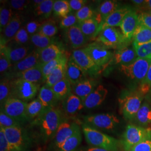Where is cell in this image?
<instances>
[{
	"mask_svg": "<svg viewBox=\"0 0 151 151\" xmlns=\"http://www.w3.org/2000/svg\"><path fill=\"white\" fill-rule=\"evenodd\" d=\"M37 122L42 134L46 138H48L55 135L63 121L60 110L54 107H50L44 108L37 118Z\"/></svg>",
	"mask_w": 151,
	"mask_h": 151,
	"instance_id": "6da1fadb",
	"label": "cell"
},
{
	"mask_svg": "<svg viewBox=\"0 0 151 151\" xmlns=\"http://www.w3.org/2000/svg\"><path fill=\"white\" fill-rule=\"evenodd\" d=\"M82 130L85 139L90 145L109 151H117L118 140L115 138L103 133L86 124L82 126Z\"/></svg>",
	"mask_w": 151,
	"mask_h": 151,
	"instance_id": "7a4b0ae2",
	"label": "cell"
},
{
	"mask_svg": "<svg viewBox=\"0 0 151 151\" xmlns=\"http://www.w3.org/2000/svg\"><path fill=\"white\" fill-rule=\"evenodd\" d=\"M95 40V42L101 44L108 49L119 50L128 47L130 44L124 38L122 31L115 27L103 29Z\"/></svg>",
	"mask_w": 151,
	"mask_h": 151,
	"instance_id": "3957f363",
	"label": "cell"
},
{
	"mask_svg": "<svg viewBox=\"0 0 151 151\" xmlns=\"http://www.w3.org/2000/svg\"><path fill=\"white\" fill-rule=\"evenodd\" d=\"M11 97L24 101L32 100L38 93L40 85L19 78L10 80Z\"/></svg>",
	"mask_w": 151,
	"mask_h": 151,
	"instance_id": "277c9868",
	"label": "cell"
},
{
	"mask_svg": "<svg viewBox=\"0 0 151 151\" xmlns=\"http://www.w3.org/2000/svg\"><path fill=\"white\" fill-rule=\"evenodd\" d=\"M149 138H151V128L129 124L123 134V145L125 151H129L134 146Z\"/></svg>",
	"mask_w": 151,
	"mask_h": 151,
	"instance_id": "5b68a950",
	"label": "cell"
},
{
	"mask_svg": "<svg viewBox=\"0 0 151 151\" xmlns=\"http://www.w3.org/2000/svg\"><path fill=\"white\" fill-rule=\"evenodd\" d=\"M143 96L139 91L128 92L119 100L122 113L126 119H135L142 106Z\"/></svg>",
	"mask_w": 151,
	"mask_h": 151,
	"instance_id": "8992f818",
	"label": "cell"
},
{
	"mask_svg": "<svg viewBox=\"0 0 151 151\" xmlns=\"http://www.w3.org/2000/svg\"><path fill=\"white\" fill-rule=\"evenodd\" d=\"M151 65V58H138L130 65H121L120 70L130 79L142 82L145 78Z\"/></svg>",
	"mask_w": 151,
	"mask_h": 151,
	"instance_id": "52a82bcc",
	"label": "cell"
},
{
	"mask_svg": "<svg viewBox=\"0 0 151 151\" xmlns=\"http://www.w3.org/2000/svg\"><path fill=\"white\" fill-rule=\"evenodd\" d=\"M83 49L99 68L107 65L113 59V53L96 42L88 44Z\"/></svg>",
	"mask_w": 151,
	"mask_h": 151,
	"instance_id": "ba28073f",
	"label": "cell"
},
{
	"mask_svg": "<svg viewBox=\"0 0 151 151\" xmlns=\"http://www.w3.org/2000/svg\"><path fill=\"white\" fill-rule=\"evenodd\" d=\"M86 124L93 128L110 130L114 129L119 123V120L111 114H99L84 118Z\"/></svg>",
	"mask_w": 151,
	"mask_h": 151,
	"instance_id": "9c48e42d",
	"label": "cell"
},
{
	"mask_svg": "<svg viewBox=\"0 0 151 151\" xmlns=\"http://www.w3.org/2000/svg\"><path fill=\"white\" fill-rule=\"evenodd\" d=\"M27 102L20 99L11 97L1 106V111L21 122L27 119Z\"/></svg>",
	"mask_w": 151,
	"mask_h": 151,
	"instance_id": "30bf717a",
	"label": "cell"
},
{
	"mask_svg": "<svg viewBox=\"0 0 151 151\" xmlns=\"http://www.w3.org/2000/svg\"><path fill=\"white\" fill-rule=\"evenodd\" d=\"M140 25L139 21V14L137 12L132 9L124 16L120 27L125 39L130 43L137 29Z\"/></svg>",
	"mask_w": 151,
	"mask_h": 151,
	"instance_id": "8fae6325",
	"label": "cell"
},
{
	"mask_svg": "<svg viewBox=\"0 0 151 151\" xmlns=\"http://www.w3.org/2000/svg\"><path fill=\"white\" fill-rule=\"evenodd\" d=\"M40 63L39 53L37 49L36 50L32 51L30 53L21 61L12 65L10 70L6 75V76L7 75L9 76L7 78L10 79V78H11L15 74L32 68Z\"/></svg>",
	"mask_w": 151,
	"mask_h": 151,
	"instance_id": "7c38bea8",
	"label": "cell"
},
{
	"mask_svg": "<svg viewBox=\"0 0 151 151\" xmlns=\"http://www.w3.org/2000/svg\"><path fill=\"white\" fill-rule=\"evenodd\" d=\"M23 21V17L20 14H14L11 21L1 32L0 47H5L14 39L17 32L22 27Z\"/></svg>",
	"mask_w": 151,
	"mask_h": 151,
	"instance_id": "4fadbf2b",
	"label": "cell"
},
{
	"mask_svg": "<svg viewBox=\"0 0 151 151\" xmlns=\"http://www.w3.org/2000/svg\"><path fill=\"white\" fill-rule=\"evenodd\" d=\"M71 57L76 63L86 73L96 72L100 69L83 48L74 50Z\"/></svg>",
	"mask_w": 151,
	"mask_h": 151,
	"instance_id": "5bb4252c",
	"label": "cell"
},
{
	"mask_svg": "<svg viewBox=\"0 0 151 151\" xmlns=\"http://www.w3.org/2000/svg\"><path fill=\"white\" fill-rule=\"evenodd\" d=\"M0 52L4 53L9 57L12 65L21 61L32 52L27 46L19 45L15 43L14 45L8 44L4 47H1Z\"/></svg>",
	"mask_w": 151,
	"mask_h": 151,
	"instance_id": "9a60e30c",
	"label": "cell"
},
{
	"mask_svg": "<svg viewBox=\"0 0 151 151\" xmlns=\"http://www.w3.org/2000/svg\"><path fill=\"white\" fill-rule=\"evenodd\" d=\"M6 139L14 151H21L24 144V136L20 126L2 128Z\"/></svg>",
	"mask_w": 151,
	"mask_h": 151,
	"instance_id": "2e32d148",
	"label": "cell"
},
{
	"mask_svg": "<svg viewBox=\"0 0 151 151\" xmlns=\"http://www.w3.org/2000/svg\"><path fill=\"white\" fill-rule=\"evenodd\" d=\"M78 128V125L75 122L63 121L54 135L56 146L59 148Z\"/></svg>",
	"mask_w": 151,
	"mask_h": 151,
	"instance_id": "e0dca14e",
	"label": "cell"
},
{
	"mask_svg": "<svg viewBox=\"0 0 151 151\" xmlns=\"http://www.w3.org/2000/svg\"><path fill=\"white\" fill-rule=\"evenodd\" d=\"M66 35L71 48L74 50L81 49L87 45L88 39L81 31L78 24L66 30Z\"/></svg>",
	"mask_w": 151,
	"mask_h": 151,
	"instance_id": "ac0fdd59",
	"label": "cell"
},
{
	"mask_svg": "<svg viewBox=\"0 0 151 151\" xmlns=\"http://www.w3.org/2000/svg\"><path fill=\"white\" fill-rule=\"evenodd\" d=\"M86 73L75 62L70 56L66 68L65 78L70 82L72 86L75 85L86 78Z\"/></svg>",
	"mask_w": 151,
	"mask_h": 151,
	"instance_id": "d6986e66",
	"label": "cell"
},
{
	"mask_svg": "<svg viewBox=\"0 0 151 151\" xmlns=\"http://www.w3.org/2000/svg\"><path fill=\"white\" fill-rule=\"evenodd\" d=\"M108 90L102 85H100L83 101L84 107L93 109L100 105L105 100L108 95Z\"/></svg>",
	"mask_w": 151,
	"mask_h": 151,
	"instance_id": "ffe728a7",
	"label": "cell"
},
{
	"mask_svg": "<svg viewBox=\"0 0 151 151\" xmlns=\"http://www.w3.org/2000/svg\"><path fill=\"white\" fill-rule=\"evenodd\" d=\"M132 9L128 6L119 7L100 24V32L106 27H120L124 16Z\"/></svg>",
	"mask_w": 151,
	"mask_h": 151,
	"instance_id": "44dd1931",
	"label": "cell"
},
{
	"mask_svg": "<svg viewBox=\"0 0 151 151\" xmlns=\"http://www.w3.org/2000/svg\"><path fill=\"white\" fill-rule=\"evenodd\" d=\"M138 58L135 49L133 47H126L118 50L114 55L113 59L116 64L121 65H128Z\"/></svg>",
	"mask_w": 151,
	"mask_h": 151,
	"instance_id": "7402d4cb",
	"label": "cell"
},
{
	"mask_svg": "<svg viewBox=\"0 0 151 151\" xmlns=\"http://www.w3.org/2000/svg\"><path fill=\"white\" fill-rule=\"evenodd\" d=\"M11 78H22L38 85L42 82H45L42 71V65L41 63L28 70L15 74Z\"/></svg>",
	"mask_w": 151,
	"mask_h": 151,
	"instance_id": "603a6c76",
	"label": "cell"
},
{
	"mask_svg": "<svg viewBox=\"0 0 151 151\" xmlns=\"http://www.w3.org/2000/svg\"><path fill=\"white\" fill-rule=\"evenodd\" d=\"M96 83L93 80L86 78L72 86V93L80 98L83 101L95 89Z\"/></svg>",
	"mask_w": 151,
	"mask_h": 151,
	"instance_id": "cb8c5ba5",
	"label": "cell"
},
{
	"mask_svg": "<svg viewBox=\"0 0 151 151\" xmlns=\"http://www.w3.org/2000/svg\"><path fill=\"white\" fill-rule=\"evenodd\" d=\"M78 25L88 40L95 39L100 32V23L95 17L85 22H79Z\"/></svg>",
	"mask_w": 151,
	"mask_h": 151,
	"instance_id": "d4e9b609",
	"label": "cell"
},
{
	"mask_svg": "<svg viewBox=\"0 0 151 151\" xmlns=\"http://www.w3.org/2000/svg\"><path fill=\"white\" fill-rule=\"evenodd\" d=\"M38 50L39 53L40 63L42 65H44L55 59L60 55L65 53L59 45L55 43L50 44L45 48Z\"/></svg>",
	"mask_w": 151,
	"mask_h": 151,
	"instance_id": "484cf974",
	"label": "cell"
},
{
	"mask_svg": "<svg viewBox=\"0 0 151 151\" xmlns=\"http://www.w3.org/2000/svg\"><path fill=\"white\" fill-rule=\"evenodd\" d=\"M63 109L68 115H74L85 108L81 99L73 93L65 99L62 103Z\"/></svg>",
	"mask_w": 151,
	"mask_h": 151,
	"instance_id": "4316f807",
	"label": "cell"
},
{
	"mask_svg": "<svg viewBox=\"0 0 151 151\" xmlns=\"http://www.w3.org/2000/svg\"><path fill=\"white\" fill-rule=\"evenodd\" d=\"M70 58L64 60L45 80V85L52 87L65 77L67 65Z\"/></svg>",
	"mask_w": 151,
	"mask_h": 151,
	"instance_id": "83f0119b",
	"label": "cell"
},
{
	"mask_svg": "<svg viewBox=\"0 0 151 151\" xmlns=\"http://www.w3.org/2000/svg\"><path fill=\"white\" fill-rule=\"evenodd\" d=\"M119 7V4L116 1L109 0L104 1L98 7V16L95 17L101 24L108 16Z\"/></svg>",
	"mask_w": 151,
	"mask_h": 151,
	"instance_id": "f1b7e54d",
	"label": "cell"
},
{
	"mask_svg": "<svg viewBox=\"0 0 151 151\" xmlns=\"http://www.w3.org/2000/svg\"><path fill=\"white\" fill-rule=\"evenodd\" d=\"M38 98L44 108L54 107L58 101L52 88L45 85L40 88Z\"/></svg>",
	"mask_w": 151,
	"mask_h": 151,
	"instance_id": "f546056e",
	"label": "cell"
},
{
	"mask_svg": "<svg viewBox=\"0 0 151 151\" xmlns=\"http://www.w3.org/2000/svg\"><path fill=\"white\" fill-rule=\"evenodd\" d=\"M51 88L58 100L63 101L72 93V85L65 77Z\"/></svg>",
	"mask_w": 151,
	"mask_h": 151,
	"instance_id": "4dcf8cb0",
	"label": "cell"
},
{
	"mask_svg": "<svg viewBox=\"0 0 151 151\" xmlns=\"http://www.w3.org/2000/svg\"><path fill=\"white\" fill-rule=\"evenodd\" d=\"M133 46L140 45L151 41V30L140 24L134 34Z\"/></svg>",
	"mask_w": 151,
	"mask_h": 151,
	"instance_id": "1f68e13d",
	"label": "cell"
},
{
	"mask_svg": "<svg viewBox=\"0 0 151 151\" xmlns=\"http://www.w3.org/2000/svg\"><path fill=\"white\" fill-rule=\"evenodd\" d=\"M137 122L142 126H148L151 124V107L147 101L142 105L135 116Z\"/></svg>",
	"mask_w": 151,
	"mask_h": 151,
	"instance_id": "d6a6232c",
	"label": "cell"
},
{
	"mask_svg": "<svg viewBox=\"0 0 151 151\" xmlns=\"http://www.w3.org/2000/svg\"><path fill=\"white\" fill-rule=\"evenodd\" d=\"M54 2L53 0H44L43 2L34 9V15L43 19H48L53 12Z\"/></svg>",
	"mask_w": 151,
	"mask_h": 151,
	"instance_id": "836d02e7",
	"label": "cell"
},
{
	"mask_svg": "<svg viewBox=\"0 0 151 151\" xmlns=\"http://www.w3.org/2000/svg\"><path fill=\"white\" fill-rule=\"evenodd\" d=\"M82 141L80 128L76 131L74 134L67 139L59 148L60 151H74L80 145Z\"/></svg>",
	"mask_w": 151,
	"mask_h": 151,
	"instance_id": "e575fe53",
	"label": "cell"
},
{
	"mask_svg": "<svg viewBox=\"0 0 151 151\" xmlns=\"http://www.w3.org/2000/svg\"><path fill=\"white\" fill-rule=\"evenodd\" d=\"M14 14L8 3L4 4L0 8V32H2L11 21Z\"/></svg>",
	"mask_w": 151,
	"mask_h": 151,
	"instance_id": "d590c367",
	"label": "cell"
},
{
	"mask_svg": "<svg viewBox=\"0 0 151 151\" xmlns=\"http://www.w3.org/2000/svg\"><path fill=\"white\" fill-rule=\"evenodd\" d=\"M44 109L43 105L38 98L33 100L27 104V119L37 118L42 113Z\"/></svg>",
	"mask_w": 151,
	"mask_h": 151,
	"instance_id": "8d00e7d4",
	"label": "cell"
},
{
	"mask_svg": "<svg viewBox=\"0 0 151 151\" xmlns=\"http://www.w3.org/2000/svg\"><path fill=\"white\" fill-rule=\"evenodd\" d=\"M68 58L67 55L65 53H63L60 56H58L55 59L52 60L48 63L42 65V71L43 74L44 78L45 80L47 79V78L48 77V76L53 71V70L59 65L66 58Z\"/></svg>",
	"mask_w": 151,
	"mask_h": 151,
	"instance_id": "74e56055",
	"label": "cell"
},
{
	"mask_svg": "<svg viewBox=\"0 0 151 151\" xmlns=\"http://www.w3.org/2000/svg\"><path fill=\"white\" fill-rule=\"evenodd\" d=\"M53 12L55 16L61 17L62 18L67 16L71 12L68 1H54Z\"/></svg>",
	"mask_w": 151,
	"mask_h": 151,
	"instance_id": "f35d334b",
	"label": "cell"
},
{
	"mask_svg": "<svg viewBox=\"0 0 151 151\" xmlns=\"http://www.w3.org/2000/svg\"><path fill=\"white\" fill-rule=\"evenodd\" d=\"M31 43L38 49H43L53 43V39L40 33H37L30 37Z\"/></svg>",
	"mask_w": 151,
	"mask_h": 151,
	"instance_id": "ab89813d",
	"label": "cell"
},
{
	"mask_svg": "<svg viewBox=\"0 0 151 151\" xmlns=\"http://www.w3.org/2000/svg\"><path fill=\"white\" fill-rule=\"evenodd\" d=\"M11 97V88L10 80L6 78L1 79L0 83V103L1 106Z\"/></svg>",
	"mask_w": 151,
	"mask_h": 151,
	"instance_id": "60d3db41",
	"label": "cell"
},
{
	"mask_svg": "<svg viewBox=\"0 0 151 151\" xmlns=\"http://www.w3.org/2000/svg\"><path fill=\"white\" fill-rule=\"evenodd\" d=\"M58 31L56 23L53 20H49L43 23L39 33L52 38L54 36Z\"/></svg>",
	"mask_w": 151,
	"mask_h": 151,
	"instance_id": "b9f144b4",
	"label": "cell"
},
{
	"mask_svg": "<svg viewBox=\"0 0 151 151\" xmlns=\"http://www.w3.org/2000/svg\"><path fill=\"white\" fill-rule=\"evenodd\" d=\"M12 41L17 45L23 46H27L29 42H31L30 36L28 34L25 26H22L20 28Z\"/></svg>",
	"mask_w": 151,
	"mask_h": 151,
	"instance_id": "7bdbcfd3",
	"label": "cell"
},
{
	"mask_svg": "<svg viewBox=\"0 0 151 151\" xmlns=\"http://www.w3.org/2000/svg\"><path fill=\"white\" fill-rule=\"evenodd\" d=\"M76 16L78 23L85 22L95 17V11L89 6H85L81 10L76 12Z\"/></svg>",
	"mask_w": 151,
	"mask_h": 151,
	"instance_id": "ee69618b",
	"label": "cell"
},
{
	"mask_svg": "<svg viewBox=\"0 0 151 151\" xmlns=\"http://www.w3.org/2000/svg\"><path fill=\"white\" fill-rule=\"evenodd\" d=\"M20 126V122L1 111L0 128H6Z\"/></svg>",
	"mask_w": 151,
	"mask_h": 151,
	"instance_id": "f6af8a7d",
	"label": "cell"
},
{
	"mask_svg": "<svg viewBox=\"0 0 151 151\" xmlns=\"http://www.w3.org/2000/svg\"><path fill=\"white\" fill-rule=\"evenodd\" d=\"M133 47L135 49L138 58H151V41L140 45L133 46Z\"/></svg>",
	"mask_w": 151,
	"mask_h": 151,
	"instance_id": "bcb514c9",
	"label": "cell"
},
{
	"mask_svg": "<svg viewBox=\"0 0 151 151\" xmlns=\"http://www.w3.org/2000/svg\"><path fill=\"white\" fill-rule=\"evenodd\" d=\"M78 24L76 14L70 12L67 16L62 18L60 23V27L62 29H66L72 27Z\"/></svg>",
	"mask_w": 151,
	"mask_h": 151,
	"instance_id": "7dc6e473",
	"label": "cell"
},
{
	"mask_svg": "<svg viewBox=\"0 0 151 151\" xmlns=\"http://www.w3.org/2000/svg\"><path fill=\"white\" fill-rule=\"evenodd\" d=\"M151 90V65L147 72L145 78L141 82L139 91L143 95L150 92Z\"/></svg>",
	"mask_w": 151,
	"mask_h": 151,
	"instance_id": "c3c4849f",
	"label": "cell"
},
{
	"mask_svg": "<svg viewBox=\"0 0 151 151\" xmlns=\"http://www.w3.org/2000/svg\"><path fill=\"white\" fill-rule=\"evenodd\" d=\"M12 67L11 61L4 53L0 52V72L1 75L7 73Z\"/></svg>",
	"mask_w": 151,
	"mask_h": 151,
	"instance_id": "681fc988",
	"label": "cell"
},
{
	"mask_svg": "<svg viewBox=\"0 0 151 151\" xmlns=\"http://www.w3.org/2000/svg\"><path fill=\"white\" fill-rule=\"evenodd\" d=\"M7 3L12 10L20 11L25 10L30 2L26 0H11Z\"/></svg>",
	"mask_w": 151,
	"mask_h": 151,
	"instance_id": "f907efd6",
	"label": "cell"
},
{
	"mask_svg": "<svg viewBox=\"0 0 151 151\" xmlns=\"http://www.w3.org/2000/svg\"><path fill=\"white\" fill-rule=\"evenodd\" d=\"M43 23V22L38 21H31L27 22L25 25V27L30 37L39 32Z\"/></svg>",
	"mask_w": 151,
	"mask_h": 151,
	"instance_id": "816d5d0a",
	"label": "cell"
},
{
	"mask_svg": "<svg viewBox=\"0 0 151 151\" xmlns=\"http://www.w3.org/2000/svg\"><path fill=\"white\" fill-rule=\"evenodd\" d=\"M129 151H151V138L141 142L132 148Z\"/></svg>",
	"mask_w": 151,
	"mask_h": 151,
	"instance_id": "f5cc1de1",
	"label": "cell"
},
{
	"mask_svg": "<svg viewBox=\"0 0 151 151\" xmlns=\"http://www.w3.org/2000/svg\"><path fill=\"white\" fill-rule=\"evenodd\" d=\"M0 151H14L10 145L3 130L0 128Z\"/></svg>",
	"mask_w": 151,
	"mask_h": 151,
	"instance_id": "db71d44e",
	"label": "cell"
},
{
	"mask_svg": "<svg viewBox=\"0 0 151 151\" xmlns=\"http://www.w3.org/2000/svg\"><path fill=\"white\" fill-rule=\"evenodd\" d=\"M139 24L151 30V15L148 12H142L139 14Z\"/></svg>",
	"mask_w": 151,
	"mask_h": 151,
	"instance_id": "11a10c76",
	"label": "cell"
},
{
	"mask_svg": "<svg viewBox=\"0 0 151 151\" xmlns=\"http://www.w3.org/2000/svg\"><path fill=\"white\" fill-rule=\"evenodd\" d=\"M69 5L70 6L71 12H77L81 10L82 7L86 6L87 1L85 0H70L68 1Z\"/></svg>",
	"mask_w": 151,
	"mask_h": 151,
	"instance_id": "9f6ffc18",
	"label": "cell"
},
{
	"mask_svg": "<svg viewBox=\"0 0 151 151\" xmlns=\"http://www.w3.org/2000/svg\"><path fill=\"white\" fill-rule=\"evenodd\" d=\"M132 2L137 8H140L141 9H143L145 3V0H133Z\"/></svg>",
	"mask_w": 151,
	"mask_h": 151,
	"instance_id": "6f0895ef",
	"label": "cell"
},
{
	"mask_svg": "<svg viewBox=\"0 0 151 151\" xmlns=\"http://www.w3.org/2000/svg\"><path fill=\"white\" fill-rule=\"evenodd\" d=\"M143 10L149 11L151 10V0H145V3Z\"/></svg>",
	"mask_w": 151,
	"mask_h": 151,
	"instance_id": "680465c9",
	"label": "cell"
},
{
	"mask_svg": "<svg viewBox=\"0 0 151 151\" xmlns=\"http://www.w3.org/2000/svg\"><path fill=\"white\" fill-rule=\"evenodd\" d=\"M109 151V150H106L105 149H103V148H97V147H92V148H90L86 150V151Z\"/></svg>",
	"mask_w": 151,
	"mask_h": 151,
	"instance_id": "91938a15",
	"label": "cell"
},
{
	"mask_svg": "<svg viewBox=\"0 0 151 151\" xmlns=\"http://www.w3.org/2000/svg\"><path fill=\"white\" fill-rule=\"evenodd\" d=\"M44 0H34L32 1V4H33V7L34 9L37 6L39 5L42 2H43Z\"/></svg>",
	"mask_w": 151,
	"mask_h": 151,
	"instance_id": "94428289",
	"label": "cell"
},
{
	"mask_svg": "<svg viewBox=\"0 0 151 151\" xmlns=\"http://www.w3.org/2000/svg\"><path fill=\"white\" fill-rule=\"evenodd\" d=\"M147 12H148L149 14H150L151 15V10H149V11H147Z\"/></svg>",
	"mask_w": 151,
	"mask_h": 151,
	"instance_id": "6125c7cd",
	"label": "cell"
},
{
	"mask_svg": "<svg viewBox=\"0 0 151 151\" xmlns=\"http://www.w3.org/2000/svg\"><path fill=\"white\" fill-rule=\"evenodd\" d=\"M149 100H150V102H151V98H150V99H149Z\"/></svg>",
	"mask_w": 151,
	"mask_h": 151,
	"instance_id": "be15d7a7",
	"label": "cell"
},
{
	"mask_svg": "<svg viewBox=\"0 0 151 151\" xmlns=\"http://www.w3.org/2000/svg\"><path fill=\"white\" fill-rule=\"evenodd\" d=\"M150 92H151V91H150Z\"/></svg>",
	"mask_w": 151,
	"mask_h": 151,
	"instance_id": "e7e4bbea",
	"label": "cell"
},
{
	"mask_svg": "<svg viewBox=\"0 0 151 151\" xmlns=\"http://www.w3.org/2000/svg\"></svg>",
	"mask_w": 151,
	"mask_h": 151,
	"instance_id": "03108f58",
	"label": "cell"
}]
</instances>
